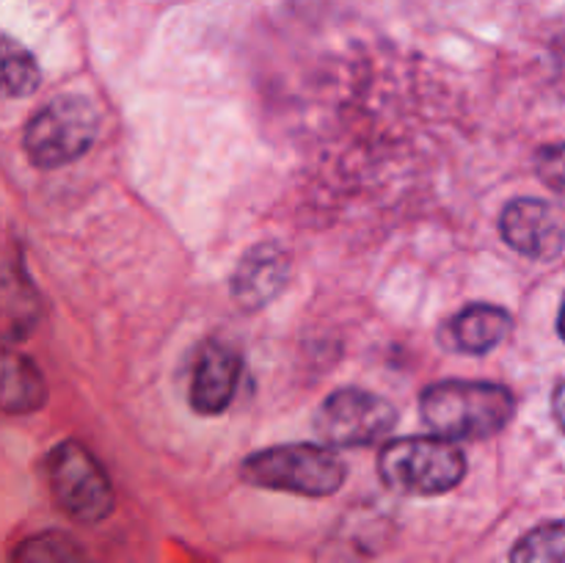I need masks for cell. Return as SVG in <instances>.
Segmentation results:
<instances>
[{"mask_svg":"<svg viewBox=\"0 0 565 563\" xmlns=\"http://www.w3.org/2000/svg\"><path fill=\"white\" fill-rule=\"evenodd\" d=\"M290 254L276 241H263L248 248L237 259L230 285L237 307L246 309V312H257V309L268 307L285 290L287 279H290Z\"/></svg>","mask_w":565,"mask_h":563,"instance_id":"8","label":"cell"},{"mask_svg":"<svg viewBox=\"0 0 565 563\" xmlns=\"http://www.w3.org/2000/svg\"><path fill=\"white\" fill-rule=\"evenodd\" d=\"M42 298L20 265H0V340L20 342L36 331Z\"/></svg>","mask_w":565,"mask_h":563,"instance_id":"10","label":"cell"},{"mask_svg":"<svg viewBox=\"0 0 565 563\" xmlns=\"http://www.w3.org/2000/svg\"><path fill=\"white\" fill-rule=\"evenodd\" d=\"M397 412L386 397L359 386H342L320 403L315 434L326 447H364L390 434Z\"/></svg>","mask_w":565,"mask_h":563,"instance_id":"6","label":"cell"},{"mask_svg":"<svg viewBox=\"0 0 565 563\" xmlns=\"http://www.w3.org/2000/svg\"><path fill=\"white\" fill-rule=\"evenodd\" d=\"M419 412L441 439H489L511 423L516 401L502 384L450 379L425 386Z\"/></svg>","mask_w":565,"mask_h":563,"instance_id":"1","label":"cell"},{"mask_svg":"<svg viewBox=\"0 0 565 563\" xmlns=\"http://www.w3.org/2000/svg\"><path fill=\"white\" fill-rule=\"evenodd\" d=\"M47 403V381L31 357L0 348V414L22 417Z\"/></svg>","mask_w":565,"mask_h":563,"instance_id":"11","label":"cell"},{"mask_svg":"<svg viewBox=\"0 0 565 563\" xmlns=\"http://www.w3.org/2000/svg\"><path fill=\"white\" fill-rule=\"evenodd\" d=\"M44 478L55 506L81 524H97L114 513V486L103 464L81 442H58L44 456Z\"/></svg>","mask_w":565,"mask_h":563,"instance_id":"5","label":"cell"},{"mask_svg":"<svg viewBox=\"0 0 565 563\" xmlns=\"http://www.w3.org/2000/svg\"><path fill=\"white\" fill-rule=\"evenodd\" d=\"M97 130V108L83 94H61L28 119L22 147L36 169H61L92 149Z\"/></svg>","mask_w":565,"mask_h":563,"instance_id":"4","label":"cell"},{"mask_svg":"<svg viewBox=\"0 0 565 563\" xmlns=\"http://www.w3.org/2000/svg\"><path fill=\"white\" fill-rule=\"evenodd\" d=\"M241 381V357L224 342H207L196 353L191 375V406L193 412L213 417L232 406Z\"/></svg>","mask_w":565,"mask_h":563,"instance_id":"9","label":"cell"},{"mask_svg":"<svg viewBox=\"0 0 565 563\" xmlns=\"http://www.w3.org/2000/svg\"><path fill=\"white\" fill-rule=\"evenodd\" d=\"M511 563H565V522H546L530 530L513 546Z\"/></svg>","mask_w":565,"mask_h":563,"instance_id":"15","label":"cell"},{"mask_svg":"<svg viewBox=\"0 0 565 563\" xmlns=\"http://www.w3.org/2000/svg\"><path fill=\"white\" fill-rule=\"evenodd\" d=\"M557 331H561V337L565 340V298H563V307H561V318H557Z\"/></svg>","mask_w":565,"mask_h":563,"instance_id":"18","label":"cell"},{"mask_svg":"<svg viewBox=\"0 0 565 563\" xmlns=\"http://www.w3.org/2000/svg\"><path fill=\"white\" fill-rule=\"evenodd\" d=\"M241 478L259 489L329 497L345 484V464L331 447L296 442L252 453L241 464Z\"/></svg>","mask_w":565,"mask_h":563,"instance_id":"2","label":"cell"},{"mask_svg":"<svg viewBox=\"0 0 565 563\" xmlns=\"http://www.w3.org/2000/svg\"><path fill=\"white\" fill-rule=\"evenodd\" d=\"M42 83V70L25 44L0 31V97H31Z\"/></svg>","mask_w":565,"mask_h":563,"instance_id":"13","label":"cell"},{"mask_svg":"<svg viewBox=\"0 0 565 563\" xmlns=\"http://www.w3.org/2000/svg\"><path fill=\"white\" fill-rule=\"evenodd\" d=\"M379 475L403 495H445L467 475V456L456 442L441 436H403L381 450Z\"/></svg>","mask_w":565,"mask_h":563,"instance_id":"3","label":"cell"},{"mask_svg":"<svg viewBox=\"0 0 565 563\" xmlns=\"http://www.w3.org/2000/svg\"><path fill=\"white\" fill-rule=\"evenodd\" d=\"M552 412H555L557 425L565 431V381L563 384H557L555 395H552Z\"/></svg>","mask_w":565,"mask_h":563,"instance_id":"17","label":"cell"},{"mask_svg":"<svg viewBox=\"0 0 565 563\" xmlns=\"http://www.w3.org/2000/svg\"><path fill=\"white\" fill-rule=\"evenodd\" d=\"M500 232L513 252L546 263L565 248V213L546 199H513L500 215Z\"/></svg>","mask_w":565,"mask_h":563,"instance_id":"7","label":"cell"},{"mask_svg":"<svg viewBox=\"0 0 565 563\" xmlns=\"http://www.w3.org/2000/svg\"><path fill=\"white\" fill-rule=\"evenodd\" d=\"M11 563H88V555L64 530H42L14 546Z\"/></svg>","mask_w":565,"mask_h":563,"instance_id":"14","label":"cell"},{"mask_svg":"<svg viewBox=\"0 0 565 563\" xmlns=\"http://www.w3.org/2000/svg\"><path fill=\"white\" fill-rule=\"evenodd\" d=\"M511 315L494 304H472L447 326V337L461 353H489L511 334Z\"/></svg>","mask_w":565,"mask_h":563,"instance_id":"12","label":"cell"},{"mask_svg":"<svg viewBox=\"0 0 565 563\" xmlns=\"http://www.w3.org/2000/svg\"><path fill=\"white\" fill-rule=\"evenodd\" d=\"M535 169H539V177L552 188V191L565 196V141L550 144V147L541 149V152L535 155Z\"/></svg>","mask_w":565,"mask_h":563,"instance_id":"16","label":"cell"}]
</instances>
